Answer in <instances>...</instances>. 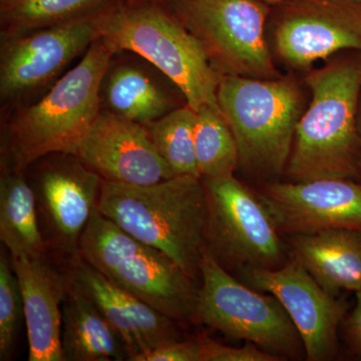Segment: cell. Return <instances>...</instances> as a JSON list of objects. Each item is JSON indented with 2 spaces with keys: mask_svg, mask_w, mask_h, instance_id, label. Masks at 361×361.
<instances>
[{
  "mask_svg": "<svg viewBox=\"0 0 361 361\" xmlns=\"http://www.w3.org/2000/svg\"><path fill=\"white\" fill-rule=\"evenodd\" d=\"M356 303L345 322L346 337L351 348L361 356V290L355 292Z\"/></svg>",
  "mask_w": 361,
  "mask_h": 361,
  "instance_id": "cell-28",
  "label": "cell"
},
{
  "mask_svg": "<svg viewBox=\"0 0 361 361\" xmlns=\"http://www.w3.org/2000/svg\"><path fill=\"white\" fill-rule=\"evenodd\" d=\"M203 361H279L282 356L269 353L260 346L247 342L243 348H231L212 339L202 337Z\"/></svg>",
  "mask_w": 361,
  "mask_h": 361,
  "instance_id": "cell-26",
  "label": "cell"
},
{
  "mask_svg": "<svg viewBox=\"0 0 361 361\" xmlns=\"http://www.w3.org/2000/svg\"><path fill=\"white\" fill-rule=\"evenodd\" d=\"M183 23L231 75L270 80L264 39L269 4L262 0H176Z\"/></svg>",
  "mask_w": 361,
  "mask_h": 361,
  "instance_id": "cell-9",
  "label": "cell"
},
{
  "mask_svg": "<svg viewBox=\"0 0 361 361\" xmlns=\"http://www.w3.org/2000/svg\"><path fill=\"white\" fill-rule=\"evenodd\" d=\"M218 104L236 140L239 167L262 179L284 173L302 116V97L294 82L225 75Z\"/></svg>",
  "mask_w": 361,
  "mask_h": 361,
  "instance_id": "cell-6",
  "label": "cell"
},
{
  "mask_svg": "<svg viewBox=\"0 0 361 361\" xmlns=\"http://www.w3.org/2000/svg\"><path fill=\"white\" fill-rule=\"evenodd\" d=\"M75 156L110 182L149 185L176 176L147 128L111 111H101Z\"/></svg>",
  "mask_w": 361,
  "mask_h": 361,
  "instance_id": "cell-14",
  "label": "cell"
},
{
  "mask_svg": "<svg viewBox=\"0 0 361 361\" xmlns=\"http://www.w3.org/2000/svg\"><path fill=\"white\" fill-rule=\"evenodd\" d=\"M97 210L135 239L165 253L195 280L200 278L207 222L201 178L175 176L149 185L104 180Z\"/></svg>",
  "mask_w": 361,
  "mask_h": 361,
  "instance_id": "cell-1",
  "label": "cell"
},
{
  "mask_svg": "<svg viewBox=\"0 0 361 361\" xmlns=\"http://www.w3.org/2000/svg\"><path fill=\"white\" fill-rule=\"evenodd\" d=\"M276 49L292 66H307L342 49L361 51V4L353 0H283Z\"/></svg>",
  "mask_w": 361,
  "mask_h": 361,
  "instance_id": "cell-13",
  "label": "cell"
},
{
  "mask_svg": "<svg viewBox=\"0 0 361 361\" xmlns=\"http://www.w3.org/2000/svg\"><path fill=\"white\" fill-rule=\"evenodd\" d=\"M133 361H203L202 338L171 342L135 356Z\"/></svg>",
  "mask_w": 361,
  "mask_h": 361,
  "instance_id": "cell-27",
  "label": "cell"
},
{
  "mask_svg": "<svg viewBox=\"0 0 361 361\" xmlns=\"http://www.w3.org/2000/svg\"><path fill=\"white\" fill-rule=\"evenodd\" d=\"M16 1L18 0H0V7H1V9L6 8V7L13 6Z\"/></svg>",
  "mask_w": 361,
  "mask_h": 361,
  "instance_id": "cell-30",
  "label": "cell"
},
{
  "mask_svg": "<svg viewBox=\"0 0 361 361\" xmlns=\"http://www.w3.org/2000/svg\"><path fill=\"white\" fill-rule=\"evenodd\" d=\"M97 39L114 51H129L156 66L183 92L194 111L218 104L220 78L200 39L158 7L123 6L94 16Z\"/></svg>",
  "mask_w": 361,
  "mask_h": 361,
  "instance_id": "cell-3",
  "label": "cell"
},
{
  "mask_svg": "<svg viewBox=\"0 0 361 361\" xmlns=\"http://www.w3.org/2000/svg\"><path fill=\"white\" fill-rule=\"evenodd\" d=\"M262 1L266 2V4H269V6H276V4H281L283 0H262Z\"/></svg>",
  "mask_w": 361,
  "mask_h": 361,
  "instance_id": "cell-31",
  "label": "cell"
},
{
  "mask_svg": "<svg viewBox=\"0 0 361 361\" xmlns=\"http://www.w3.org/2000/svg\"><path fill=\"white\" fill-rule=\"evenodd\" d=\"M1 248L0 253V360H11L21 319H25L23 295L11 257Z\"/></svg>",
  "mask_w": 361,
  "mask_h": 361,
  "instance_id": "cell-25",
  "label": "cell"
},
{
  "mask_svg": "<svg viewBox=\"0 0 361 361\" xmlns=\"http://www.w3.org/2000/svg\"><path fill=\"white\" fill-rule=\"evenodd\" d=\"M61 348L66 361L129 360L116 330L71 283L63 302Z\"/></svg>",
  "mask_w": 361,
  "mask_h": 361,
  "instance_id": "cell-19",
  "label": "cell"
},
{
  "mask_svg": "<svg viewBox=\"0 0 361 361\" xmlns=\"http://www.w3.org/2000/svg\"><path fill=\"white\" fill-rule=\"evenodd\" d=\"M307 84L312 101L297 123L284 173L290 182L351 179L360 173L361 61L331 63Z\"/></svg>",
  "mask_w": 361,
  "mask_h": 361,
  "instance_id": "cell-2",
  "label": "cell"
},
{
  "mask_svg": "<svg viewBox=\"0 0 361 361\" xmlns=\"http://www.w3.org/2000/svg\"><path fill=\"white\" fill-rule=\"evenodd\" d=\"M353 1L358 2V4H361V0H353Z\"/></svg>",
  "mask_w": 361,
  "mask_h": 361,
  "instance_id": "cell-32",
  "label": "cell"
},
{
  "mask_svg": "<svg viewBox=\"0 0 361 361\" xmlns=\"http://www.w3.org/2000/svg\"><path fill=\"white\" fill-rule=\"evenodd\" d=\"M242 281L276 297L302 339L310 361H326L336 355L338 329L348 305L324 290L294 256L274 269L240 271Z\"/></svg>",
  "mask_w": 361,
  "mask_h": 361,
  "instance_id": "cell-10",
  "label": "cell"
},
{
  "mask_svg": "<svg viewBox=\"0 0 361 361\" xmlns=\"http://www.w3.org/2000/svg\"><path fill=\"white\" fill-rule=\"evenodd\" d=\"M196 113L195 149L202 179L234 176L239 167V151L224 116L208 106Z\"/></svg>",
  "mask_w": 361,
  "mask_h": 361,
  "instance_id": "cell-22",
  "label": "cell"
},
{
  "mask_svg": "<svg viewBox=\"0 0 361 361\" xmlns=\"http://www.w3.org/2000/svg\"><path fill=\"white\" fill-rule=\"evenodd\" d=\"M358 135H360V164H358V168H360V173H361V116L358 118Z\"/></svg>",
  "mask_w": 361,
  "mask_h": 361,
  "instance_id": "cell-29",
  "label": "cell"
},
{
  "mask_svg": "<svg viewBox=\"0 0 361 361\" xmlns=\"http://www.w3.org/2000/svg\"><path fill=\"white\" fill-rule=\"evenodd\" d=\"M196 116V111L187 104L145 125L157 151L176 176L201 178L195 149Z\"/></svg>",
  "mask_w": 361,
  "mask_h": 361,
  "instance_id": "cell-23",
  "label": "cell"
},
{
  "mask_svg": "<svg viewBox=\"0 0 361 361\" xmlns=\"http://www.w3.org/2000/svg\"><path fill=\"white\" fill-rule=\"evenodd\" d=\"M104 0H18L1 9L4 25L11 32L49 27L87 16Z\"/></svg>",
  "mask_w": 361,
  "mask_h": 361,
  "instance_id": "cell-24",
  "label": "cell"
},
{
  "mask_svg": "<svg viewBox=\"0 0 361 361\" xmlns=\"http://www.w3.org/2000/svg\"><path fill=\"white\" fill-rule=\"evenodd\" d=\"M200 279L196 323L282 357L301 355L302 339L276 297L239 281L206 248Z\"/></svg>",
  "mask_w": 361,
  "mask_h": 361,
  "instance_id": "cell-7",
  "label": "cell"
},
{
  "mask_svg": "<svg viewBox=\"0 0 361 361\" xmlns=\"http://www.w3.org/2000/svg\"><path fill=\"white\" fill-rule=\"evenodd\" d=\"M258 193L282 235L361 231V184L350 179L267 183Z\"/></svg>",
  "mask_w": 361,
  "mask_h": 361,
  "instance_id": "cell-12",
  "label": "cell"
},
{
  "mask_svg": "<svg viewBox=\"0 0 361 361\" xmlns=\"http://www.w3.org/2000/svg\"><path fill=\"white\" fill-rule=\"evenodd\" d=\"M203 180V179H202ZM206 249L226 269L281 267L290 250L258 192L234 176L203 180Z\"/></svg>",
  "mask_w": 361,
  "mask_h": 361,
  "instance_id": "cell-8",
  "label": "cell"
},
{
  "mask_svg": "<svg viewBox=\"0 0 361 361\" xmlns=\"http://www.w3.org/2000/svg\"><path fill=\"white\" fill-rule=\"evenodd\" d=\"M103 182L77 158L42 169L37 187L32 188L47 248L66 262L80 256V239L97 210Z\"/></svg>",
  "mask_w": 361,
  "mask_h": 361,
  "instance_id": "cell-11",
  "label": "cell"
},
{
  "mask_svg": "<svg viewBox=\"0 0 361 361\" xmlns=\"http://www.w3.org/2000/svg\"><path fill=\"white\" fill-rule=\"evenodd\" d=\"M97 39L94 16H85L11 40L0 63L2 97L18 96L45 84Z\"/></svg>",
  "mask_w": 361,
  "mask_h": 361,
  "instance_id": "cell-16",
  "label": "cell"
},
{
  "mask_svg": "<svg viewBox=\"0 0 361 361\" xmlns=\"http://www.w3.org/2000/svg\"><path fill=\"white\" fill-rule=\"evenodd\" d=\"M80 257L123 290L179 323H196L199 287L163 252L123 231L97 210L80 243Z\"/></svg>",
  "mask_w": 361,
  "mask_h": 361,
  "instance_id": "cell-5",
  "label": "cell"
},
{
  "mask_svg": "<svg viewBox=\"0 0 361 361\" xmlns=\"http://www.w3.org/2000/svg\"><path fill=\"white\" fill-rule=\"evenodd\" d=\"M113 54L103 40L97 39L75 68L16 118L9 147L13 169L23 171L51 154L75 155L101 114L102 84Z\"/></svg>",
  "mask_w": 361,
  "mask_h": 361,
  "instance_id": "cell-4",
  "label": "cell"
},
{
  "mask_svg": "<svg viewBox=\"0 0 361 361\" xmlns=\"http://www.w3.org/2000/svg\"><path fill=\"white\" fill-rule=\"evenodd\" d=\"M0 240L11 257L49 256L35 191L16 169L4 171L0 179Z\"/></svg>",
  "mask_w": 361,
  "mask_h": 361,
  "instance_id": "cell-20",
  "label": "cell"
},
{
  "mask_svg": "<svg viewBox=\"0 0 361 361\" xmlns=\"http://www.w3.org/2000/svg\"><path fill=\"white\" fill-rule=\"evenodd\" d=\"M11 263L23 295L28 360L65 361L61 348L63 302L70 288L66 270L56 269L49 256L11 257Z\"/></svg>",
  "mask_w": 361,
  "mask_h": 361,
  "instance_id": "cell-17",
  "label": "cell"
},
{
  "mask_svg": "<svg viewBox=\"0 0 361 361\" xmlns=\"http://www.w3.org/2000/svg\"><path fill=\"white\" fill-rule=\"evenodd\" d=\"M104 94L111 111L141 125L155 122L171 111L170 99L163 90L133 66L111 71Z\"/></svg>",
  "mask_w": 361,
  "mask_h": 361,
  "instance_id": "cell-21",
  "label": "cell"
},
{
  "mask_svg": "<svg viewBox=\"0 0 361 361\" xmlns=\"http://www.w3.org/2000/svg\"><path fill=\"white\" fill-rule=\"evenodd\" d=\"M290 254L331 295L361 290V231L329 229L286 236Z\"/></svg>",
  "mask_w": 361,
  "mask_h": 361,
  "instance_id": "cell-18",
  "label": "cell"
},
{
  "mask_svg": "<svg viewBox=\"0 0 361 361\" xmlns=\"http://www.w3.org/2000/svg\"><path fill=\"white\" fill-rule=\"evenodd\" d=\"M66 272L71 286L92 301L116 330L129 360L151 349L183 341L179 322L123 290L80 256L68 261Z\"/></svg>",
  "mask_w": 361,
  "mask_h": 361,
  "instance_id": "cell-15",
  "label": "cell"
}]
</instances>
